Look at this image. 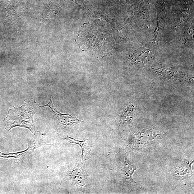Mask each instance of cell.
I'll return each mask as SVG.
<instances>
[{"label": "cell", "mask_w": 194, "mask_h": 194, "mask_svg": "<svg viewBox=\"0 0 194 194\" xmlns=\"http://www.w3.org/2000/svg\"><path fill=\"white\" fill-rule=\"evenodd\" d=\"M21 107H13L8 110L7 116L4 120L6 129L10 130L16 127H21L28 128L35 135L38 132L35 126L34 117L35 114V100L26 101Z\"/></svg>", "instance_id": "obj_1"}, {"label": "cell", "mask_w": 194, "mask_h": 194, "mask_svg": "<svg viewBox=\"0 0 194 194\" xmlns=\"http://www.w3.org/2000/svg\"><path fill=\"white\" fill-rule=\"evenodd\" d=\"M39 107H50L56 115L57 118L60 123L64 126L72 127L77 123H80L81 122H83V121L78 119L77 118L73 117L70 115L63 114L59 113L53 105L52 95L50 96V101L47 104L43 106H39Z\"/></svg>", "instance_id": "obj_2"}, {"label": "cell", "mask_w": 194, "mask_h": 194, "mask_svg": "<svg viewBox=\"0 0 194 194\" xmlns=\"http://www.w3.org/2000/svg\"><path fill=\"white\" fill-rule=\"evenodd\" d=\"M63 139L68 141L79 145L81 148L82 154V158L83 160H88L90 157V152L92 148L93 147V144L92 142L91 138L88 139H85L82 141H80L76 140L72 138L67 136L66 137L63 138Z\"/></svg>", "instance_id": "obj_3"}, {"label": "cell", "mask_w": 194, "mask_h": 194, "mask_svg": "<svg viewBox=\"0 0 194 194\" xmlns=\"http://www.w3.org/2000/svg\"><path fill=\"white\" fill-rule=\"evenodd\" d=\"M85 169L80 168L73 170L70 173L71 178L74 182L80 186H83L86 183V173H85Z\"/></svg>", "instance_id": "obj_4"}, {"label": "cell", "mask_w": 194, "mask_h": 194, "mask_svg": "<svg viewBox=\"0 0 194 194\" xmlns=\"http://www.w3.org/2000/svg\"><path fill=\"white\" fill-rule=\"evenodd\" d=\"M125 166L122 169L125 178L130 181H133L132 178V176L135 169H136V167L134 166L129 164L127 163V161H125Z\"/></svg>", "instance_id": "obj_5"}]
</instances>
